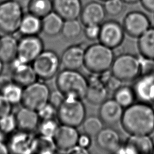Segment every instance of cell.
I'll return each instance as SVG.
<instances>
[{
  "mask_svg": "<svg viewBox=\"0 0 154 154\" xmlns=\"http://www.w3.org/2000/svg\"><path fill=\"white\" fill-rule=\"evenodd\" d=\"M14 115L17 129L31 132L37 129L40 119L37 111L22 106Z\"/></svg>",
  "mask_w": 154,
  "mask_h": 154,
  "instance_id": "20",
  "label": "cell"
},
{
  "mask_svg": "<svg viewBox=\"0 0 154 154\" xmlns=\"http://www.w3.org/2000/svg\"><path fill=\"white\" fill-rule=\"evenodd\" d=\"M11 135L8 145L9 152L16 153H33L36 137L33 132L17 129Z\"/></svg>",
  "mask_w": 154,
  "mask_h": 154,
  "instance_id": "14",
  "label": "cell"
},
{
  "mask_svg": "<svg viewBox=\"0 0 154 154\" xmlns=\"http://www.w3.org/2000/svg\"><path fill=\"white\" fill-rule=\"evenodd\" d=\"M2 134V133H1V132H0V134ZM0 140H1V137H0Z\"/></svg>",
  "mask_w": 154,
  "mask_h": 154,
  "instance_id": "51",
  "label": "cell"
},
{
  "mask_svg": "<svg viewBox=\"0 0 154 154\" xmlns=\"http://www.w3.org/2000/svg\"><path fill=\"white\" fill-rule=\"evenodd\" d=\"M143 7L149 12H154V0H140Z\"/></svg>",
  "mask_w": 154,
  "mask_h": 154,
  "instance_id": "44",
  "label": "cell"
},
{
  "mask_svg": "<svg viewBox=\"0 0 154 154\" xmlns=\"http://www.w3.org/2000/svg\"><path fill=\"white\" fill-rule=\"evenodd\" d=\"M66 98V97L64 96V94L57 88V90L51 91L49 102L57 109L64 102Z\"/></svg>",
  "mask_w": 154,
  "mask_h": 154,
  "instance_id": "39",
  "label": "cell"
},
{
  "mask_svg": "<svg viewBox=\"0 0 154 154\" xmlns=\"http://www.w3.org/2000/svg\"><path fill=\"white\" fill-rule=\"evenodd\" d=\"M4 63L2 62V61L0 59V75L2 73L3 69H4Z\"/></svg>",
  "mask_w": 154,
  "mask_h": 154,
  "instance_id": "48",
  "label": "cell"
},
{
  "mask_svg": "<svg viewBox=\"0 0 154 154\" xmlns=\"http://www.w3.org/2000/svg\"><path fill=\"white\" fill-rule=\"evenodd\" d=\"M82 22L78 19L65 20L61 34L67 40H73L78 38L82 31Z\"/></svg>",
  "mask_w": 154,
  "mask_h": 154,
  "instance_id": "30",
  "label": "cell"
},
{
  "mask_svg": "<svg viewBox=\"0 0 154 154\" xmlns=\"http://www.w3.org/2000/svg\"><path fill=\"white\" fill-rule=\"evenodd\" d=\"M92 74L88 78V85L85 99L91 104L100 105L107 99L109 91L100 78L98 77L99 74H97V76H95V74Z\"/></svg>",
  "mask_w": 154,
  "mask_h": 154,
  "instance_id": "19",
  "label": "cell"
},
{
  "mask_svg": "<svg viewBox=\"0 0 154 154\" xmlns=\"http://www.w3.org/2000/svg\"><path fill=\"white\" fill-rule=\"evenodd\" d=\"M125 3L123 0H106L103 4L106 14L116 17L125 10Z\"/></svg>",
  "mask_w": 154,
  "mask_h": 154,
  "instance_id": "36",
  "label": "cell"
},
{
  "mask_svg": "<svg viewBox=\"0 0 154 154\" xmlns=\"http://www.w3.org/2000/svg\"><path fill=\"white\" fill-rule=\"evenodd\" d=\"M50 93L46 83L36 81L23 88L21 103L23 106L37 111L49 102Z\"/></svg>",
  "mask_w": 154,
  "mask_h": 154,
  "instance_id": "8",
  "label": "cell"
},
{
  "mask_svg": "<svg viewBox=\"0 0 154 154\" xmlns=\"http://www.w3.org/2000/svg\"><path fill=\"white\" fill-rule=\"evenodd\" d=\"M40 120L54 119L57 117V109L49 102L37 111Z\"/></svg>",
  "mask_w": 154,
  "mask_h": 154,
  "instance_id": "38",
  "label": "cell"
},
{
  "mask_svg": "<svg viewBox=\"0 0 154 154\" xmlns=\"http://www.w3.org/2000/svg\"><path fill=\"white\" fill-rule=\"evenodd\" d=\"M28 11L40 18H43L53 11L52 0H31Z\"/></svg>",
  "mask_w": 154,
  "mask_h": 154,
  "instance_id": "31",
  "label": "cell"
},
{
  "mask_svg": "<svg viewBox=\"0 0 154 154\" xmlns=\"http://www.w3.org/2000/svg\"><path fill=\"white\" fill-rule=\"evenodd\" d=\"M9 64L13 81L23 88L37 80L38 77L32 64L22 63L17 58Z\"/></svg>",
  "mask_w": 154,
  "mask_h": 154,
  "instance_id": "15",
  "label": "cell"
},
{
  "mask_svg": "<svg viewBox=\"0 0 154 154\" xmlns=\"http://www.w3.org/2000/svg\"><path fill=\"white\" fill-rule=\"evenodd\" d=\"M9 152V149H8V145L5 144L3 141L2 140H0V154H7Z\"/></svg>",
  "mask_w": 154,
  "mask_h": 154,
  "instance_id": "46",
  "label": "cell"
},
{
  "mask_svg": "<svg viewBox=\"0 0 154 154\" xmlns=\"http://www.w3.org/2000/svg\"><path fill=\"white\" fill-rule=\"evenodd\" d=\"M125 31L119 22L109 20L100 25L99 41L101 43L115 49L122 45L125 38Z\"/></svg>",
  "mask_w": 154,
  "mask_h": 154,
  "instance_id": "10",
  "label": "cell"
},
{
  "mask_svg": "<svg viewBox=\"0 0 154 154\" xmlns=\"http://www.w3.org/2000/svg\"><path fill=\"white\" fill-rule=\"evenodd\" d=\"M13 105L0 93V117L11 112Z\"/></svg>",
  "mask_w": 154,
  "mask_h": 154,
  "instance_id": "41",
  "label": "cell"
},
{
  "mask_svg": "<svg viewBox=\"0 0 154 154\" xmlns=\"http://www.w3.org/2000/svg\"><path fill=\"white\" fill-rule=\"evenodd\" d=\"M10 1V0H0V4L2 3V2H6V1Z\"/></svg>",
  "mask_w": 154,
  "mask_h": 154,
  "instance_id": "49",
  "label": "cell"
},
{
  "mask_svg": "<svg viewBox=\"0 0 154 154\" xmlns=\"http://www.w3.org/2000/svg\"><path fill=\"white\" fill-rule=\"evenodd\" d=\"M57 148L52 137L40 135L36 137L34 152L38 153H53Z\"/></svg>",
  "mask_w": 154,
  "mask_h": 154,
  "instance_id": "33",
  "label": "cell"
},
{
  "mask_svg": "<svg viewBox=\"0 0 154 154\" xmlns=\"http://www.w3.org/2000/svg\"><path fill=\"white\" fill-rule=\"evenodd\" d=\"M23 87L12 81L4 87L0 91L1 93L13 105L21 103Z\"/></svg>",
  "mask_w": 154,
  "mask_h": 154,
  "instance_id": "29",
  "label": "cell"
},
{
  "mask_svg": "<svg viewBox=\"0 0 154 154\" xmlns=\"http://www.w3.org/2000/svg\"><path fill=\"white\" fill-rule=\"evenodd\" d=\"M18 31L22 35H38L42 32V18L28 11L23 15Z\"/></svg>",
  "mask_w": 154,
  "mask_h": 154,
  "instance_id": "26",
  "label": "cell"
},
{
  "mask_svg": "<svg viewBox=\"0 0 154 154\" xmlns=\"http://www.w3.org/2000/svg\"><path fill=\"white\" fill-rule=\"evenodd\" d=\"M80 133L77 128L60 124L53 137L57 150L67 153L78 143Z\"/></svg>",
  "mask_w": 154,
  "mask_h": 154,
  "instance_id": "12",
  "label": "cell"
},
{
  "mask_svg": "<svg viewBox=\"0 0 154 154\" xmlns=\"http://www.w3.org/2000/svg\"><path fill=\"white\" fill-rule=\"evenodd\" d=\"M137 46L141 57L154 59V27H150L139 37Z\"/></svg>",
  "mask_w": 154,
  "mask_h": 154,
  "instance_id": "27",
  "label": "cell"
},
{
  "mask_svg": "<svg viewBox=\"0 0 154 154\" xmlns=\"http://www.w3.org/2000/svg\"><path fill=\"white\" fill-rule=\"evenodd\" d=\"M124 108L114 99H106L100 105L99 116L104 124L114 125L120 122Z\"/></svg>",
  "mask_w": 154,
  "mask_h": 154,
  "instance_id": "17",
  "label": "cell"
},
{
  "mask_svg": "<svg viewBox=\"0 0 154 154\" xmlns=\"http://www.w3.org/2000/svg\"><path fill=\"white\" fill-rule=\"evenodd\" d=\"M153 141H154V139H153Z\"/></svg>",
  "mask_w": 154,
  "mask_h": 154,
  "instance_id": "53",
  "label": "cell"
},
{
  "mask_svg": "<svg viewBox=\"0 0 154 154\" xmlns=\"http://www.w3.org/2000/svg\"><path fill=\"white\" fill-rule=\"evenodd\" d=\"M120 123L130 135H150L154 131L153 106L141 102H135L124 109Z\"/></svg>",
  "mask_w": 154,
  "mask_h": 154,
  "instance_id": "1",
  "label": "cell"
},
{
  "mask_svg": "<svg viewBox=\"0 0 154 154\" xmlns=\"http://www.w3.org/2000/svg\"><path fill=\"white\" fill-rule=\"evenodd\" d=\"M23 8L13 0L0 4V32L14 34L19 30L23 15Z\"/></svg>",
  "mask_w": 154,
  "mask_h": 154,
  "instance_id": "6",
  "label": "cell"
},
{
  "mask_svg": "<svg viewBox=\"0 0 154 154\" xmlns=\"http://www.w3.org/2000/svg\"><path fill=\"white\" fill-rule=\"evenodd\" d=\"M111 73L122 82H131L140 76V61L134 54L124 53L114 58Z\"/></svg>",
  "mask_w": 154,
  "mask_h": 154,
  "instance_id": "4",
  "label": "cell"
},
{
  "mask_svg": "<svg viewBox=\"0 0 154 154\" xmlns=\"http://www.w3.org/2000/svg\"><path fill=\"white\" fill-rule=\"evenodd\" d=\"M53 10L64 20L78 19L82 11L81 0H52Z\"/></svg>",
  "mask_w": 154,
  "mask_h": 154,
  "instance_id": "22",
  "label": "cell"
},
{
  "mask_svg": "<svg viewBox=\"0 0 154 154\" xmlns=\"http://www.w3.org/2000/svg\"><path fill=\"white\" fill-rule=\"evenodd\" d=\"M123 1L125 2V4H134L140 1V0H123Z\"/></svg>",
  "mask_w": 154,
  "mask_h": 154,
  "instance_id": "47",
  "label": "cell"
},
{
  "mask_svg": "<svg viewBox=\"0 0 154 154\" xmlns=\"http://www.w3.org/2000/svg\"><path fill=\"white\" fill-rule=\"evenodd\" d=\"M113 99L116 100L124 109L129 106L136 99L134 90L129 85H121L113 93Z\"/></svg>",
  "mask_w": 154,
  "mask_h": 154,
  "instance_id": "28",
  "label": "cell"
},
{
  "mask_svg": "<svg viewBox=\"0 0 154 154\" xmlns=\"http://www.w3.org/2000/svg\"><path fill=\"white\" fill-rule=\"evenodd\" d=\"M100 29V25H89L85 26L84 33L90 40H98Z\"/></svg>",
  "mask_w": 154,
  "mask_h": 154,
  "instance_id": "40",
  "label": "cell"
},
{
  "mask_svg": "<svg viewBox=\"0 0 154 154\" xmlns=\"http://www.w3.org/2000/svg\"><path fill=\"white\" fill-rule=\"evenodd\" d=\"M17 130L15 115L10 113L0 117V132L4 135H11Z\"/></svg>",
  "mask_w": 154,
  "mask_h": 154,
  "instance_id": "35",
  "label": "cell"
},
{
  "mask_svg": "<svg viewBox=\"0 0 154 154\" xmlns=\"http://www.w3.org/2000/svg\"><path fill=\"white\" fill-rule=\"evenodd\" d=\"M59 125L55 118L40 120L37 129L40 135L53 138Z\"/></svg>",
  "mask_w": 154,
  "mask_h": 154,
  "instance_id": "34",
  "label": "cell"
},
{
  "mask_svg": "<svg viewBox=\"0 0 154 154\" xmlns=\"http://www.w3.org/2000/svg\"><path fill=\"white\" fill-rule=\"evenodd\" d=\"M18 40L13 34H2L0 37V59L4 64H10L17 58Z\"/></svg>",
  "mask_w": 154,
  "mask_h": 154,
  "instance_id": "24",
  "label": "cell"
},
{
  "mask_svg": "<svg viewBox=\"0 0 154 154\" xmlns=\"http://www.w3.org/2000/svg\"><path fill=\"white\" fill-rule=\"evenodd\" d=\"M106 15L103 4L97 1H92L82 7L79 17L84 26L101 25L104 22Z\"/></svg>",
  "mask_w": 154,
  "mask_h": 154,
  "instance_id": "16",
  "label": "cell"
},
{
  "mask_svg": "<svg viewBox=\"0 0 154 154\" xmlns=\"http://www.w3.org/2000/svg\"><path fill=\"white\" fill-rule=\"evenodd\" d=\"M100 1H106V0H100Z\"/></svg>",
  "mask_w": 154,
  "mask_h": 154,
  "instance_id": "50",
  "label": "cell"
},
{
  "mask_svg": "<svg viewBox=\"0 0 154 154\" xmlns=\"http://www.w3.org/2000/svg\"><path fill=\"white\" fill-rule=\"evenodd\" d=\"M95 142L100 150L109 153H116L122 144L119 131L109 126L103 128L95 137Z\"/></svg>",
  "mask_w": 154,
  "mask_h": 154,
  "instance_id": "13",
  "label": "cell"
},
{
  "mask_svg": "<svg viewBox=\"0 0 154 154\" xmlns=\"http://www.w3.org/2000/svg\"><path fill=\"white\" fill-rule=\"evenodd\" d=\"M91 137L90 136H89L88 135H87L85 133H84L82 134H80L78 144L81 147L88 149L91 144Z\"/></svg>",
  "mask_w": 154,
  "mask_h": 154,
  "instance_id": "42",
  "label": "cell"
},
{
  "mask_svg": "<svg viewBox=\"0 0 154 154\" xmlns=\"http://www.w3.org/2000/svg\"><path fill=\"white\" fill-rule=\"evenodd\" d=\"M122 25L125 33L132 37L138 38L150 27V20L144 13L134 10L125 15Z\"/></svg>",
  "mask_w": 154,
  "mask_h": 154,
  "instance_id": "11",
  "label": "cell"
},
{
  "mask_svg": "<svg viewBox=\"0 0 154 154\" xmlns=\"http://www.w3.org/2000/svg\"><path fill=\"white\" fill-rule=\"evenodd\" d=\"M85 49L80 45H73L63 52L60 59L64 69L79 70L84 64Z\"/></svg>",
  "mask_w": 154,
  "mask_h": 154,
  "instance_id": "18",
  "label": "cell"
},
{
  "mask_svg": "<svg viewBox=\"0 0 154 154\" xmlns=\"http://www.w3.org/2000/svg\"><path fill=\"white\" fill-rule=\"evenodd\" d=\"M86 108L82 99L66 97L57 108V118L62 125L78 128L86 117Z\"/></svg>",
  "mask_w": 154,
  "mask_h": 154,
  "instance_id": "5",
  "label": "cell"
},
{
  "mask_svg": "<svg viewBox=\"0 0 154 154\" xmlns=\"http://www.w3.org/2000/svg\"><path fill=\"white\" fill-rule=\"evenodd\" d=\"M13 1L16 2L18 5H19L23 8V10L25 8L28 9L29 4L31 2V0H13Z\"/></svg>",
  "mask_w": 154,
  "mask_h": 154,
  "instance_id": "45",
  "label": "cell"
},
{
  "mask_svg": "<svg viewBox=\"0 0 154 154\" xmlns=\"http://www.w3.org/2000/svg\"><path fill=\"white\" fill-rule=\"evenodd\" d=\"M114 58L113 49L95 43L85 49L84 66L91 73L101 74L111 69Z\"/></svg>",
  "mask_w": 154,
  "mask_h": 154,
  "instance_id": "3",
  "label": "cell"
},
{
  "mask_svg": "<svg viewBox=\"0 0 154 154\" xmlns=\"http://www.w3.org/2000/svg\"><path fill=\"white\" fill-rule=\"evenodd\" d=\"M61 65L60 58L52 50H43L32 63L38 78L43 81L51 79L57 76Z\"/></svg>",
  "mask_w": 154,
  "mask_h": 154,
  "instance_id": "7",
  "label": "cell"
},
{
  "mask_svg": "<svg viewBox=\"0 0 154 154\" xmlns=\"http://www.w3.org/2000/svg\"><path fill=\"white\" fill-rule=\"evenodd\" d=\"M153 153H154V149H153Z\"/></svg>",
  "mask_w": 154,
  "mask_h": 154,
  "instance_id": "52",
  "label": "cell"
},
{
  "mask_svg": "<svg viewBox=\"0 0 154 154\" xmlns=\"http://www.w3.org/2000/svg\"><path fill=\"white\" fill-rule=\"evenodd\" d=\"M55 85L66 97L82 100L85 97L88 81L78 70L64 69L57 75Z\"/></svg>",
  "mask_w": 154,
  "mask_h": 154,
  "instance_id": "2",
  "label": "cell"
},
{
  "mask_svg": "<svg viewBox=\"0 0 154 154\" xmlns=\"http://www.w3.org/2000/svg\"><path fill=\"white\" fill-rule=\"evenodd\" d=\"M64 20L54 10L42 18V32L49 37L61 33Z\"/></svg>",
  "mask_w": 154,
  "mask_h": 154,
  "instance_id": "25",
  "label": "cell"
},
{
  "mask_svg": "<svg viewBox=\"0 0 154 154\" xmlns=\"http://www.w3.org/2000/svg\"><path fill=\"white\" fill-rule=\"evenodd\" d=\"M103 122L99 117L94 115L86 117L82 123L84 133L91 137H95L96 135L103 129Z\"/></svg>",
  "mask_w": 154,
  "mask_h": 154,
  "instance_id": "32",
  "label": "cell"
},
{
  "mask_svg": "<svg viewBox=\"0 0 154 154\" xmlns=\"http://www.w3.org/2000/svg\"><path fill=\"white\" fill-rule=\"evenodd\" d=\"M125 144L131 154L153 153L154 149V141L150 135H131Z\"/></svg>",
  "mask_w": 154,
  "mask_h": 154,
  "instance_id": "23",
  "label": "cell"
},
{
  "mask_svg": "<svg viewBox=\"0 0 154 154\" xmlns=\"http://www.w3.org/2000/svg\"><path fill=\"white\" fill-rule=\"evenodd\" d=\"M132 87L138 102L154 106V78L140 76Z\"/></svg>",
  "mask_w": 154,
  "mask_h": 154,
  "instance_id": "21",
  "label": "cell"
},
{
  "mask_svg": "<svg viewBox=\"0 0 154 154\" xmlns=\"http://www.w3.org/2000/svg\"><path fill=\"white\" fill-rule=\"evenodd\" d=\"M67 153H78V154H85V153H89L90 152H89L88 149L84 148V147H81L79 145L77 144L76 146H74L73 148L70 149Z\"/></svg>",
  "mask_w": 154,
  "mask_h": 154,
  "instance_id": "43",
  "label": "cell"
},
{
  "mask_svg": "<svg viewBox=\"0 0 154 154\" xmlns=\"http://www.w3.org/2000/svg\"><path fill=\"white\" fill-rule=\"evenodd\" d=\"M44 50V43L38 35H23L18 40L17 59L25 63H32Z\"/></svg>",
  "mask_w": 154,
  "mask_h": 154,
  "instance_id": "9",
  "label": "cell"
},
{
  "mask_svg": "<svg viewBox=\"0 0 154 154\" xmlns=\"http://www.w3.org/2000/svg\"><path fill=\"white\" fill-rule=\"evenodd\" d=\"M140 61V76L154 78V59L143 57Z\"/></svg>",
  "mask_w": 154,
  "mask_h": 154,
  "instance_id": "37",
  "label": "cell"
}]
</instances>
